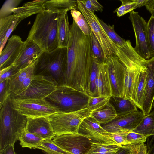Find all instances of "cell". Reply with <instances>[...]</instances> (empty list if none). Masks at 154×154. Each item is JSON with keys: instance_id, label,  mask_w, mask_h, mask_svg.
Wrapping results in <instances>:
<instances>
[{"instance_id": "obj_1", "label": "cell", "mask_w": 154, "mask_h": 154, "mask_svg": "<svg viewBox=\"0 0 154 154\" xmlns=\"http://www.w3.org/2000/svg\"><path fill=\"white\" fill-rule=\"evenodd\" d=\"M70 29L64 84L86 93L93 61L90 36L85 35L73 20Z\"/></svg>"}, {"instance_id": "obj_2", "label": "cell", "mask_w": 154, "mask_h": 154, "mask_svg": "<svg viewBox=\"0 0 154 154\" xmlns=\"http://www.w3.org/2000/svg\"><path fill=\"white\" fill-rule=\"evenodd\" d=\"M58 13L44 11L37 14L27 38L31 39L44 51H51L58 47Z\"/></svg>"}, {"instance_id": "obj_3", "label": "cell", "mask_w": 154, "mask_h": 154, "mask_svg": "<svg viewBox=\"0 0 154 154\" xmlns=\"http://www.w3.org/2000/svg\"><path fill=\"white\" fill-rule=\"evenodd\" d=\"M27 119L12 107L8 100L4 103L0 108V151L19 140Z\"/></svg>"}, {"instance_id": "obj_4", "label": "cell", "mask_w": 154, "mask_h": 154, "mask_svg": "<svg viewBox=\"0 0 154 154\" xmlns=\"http://www.w3.org/2000/svg\"><path fill=\"white\" fill-rule=\"evenodd\" d=\"M99 20L115 44L116 55L125 66L127 70L139 72L146 69L147 60L143 58L137 52L131 41L125 40L119 35L115 31L113 25H108L99 19Z\"/></svg>"}, {"instance_id": "obj_5", "label": "cell", "mask_w": 154, "mask_h": 154, "mask_svg": "<svg viewBox=\"0 0 154 154\" xmlns=\"http://www.w3.org/2000/svg\"><path fill=\"white\" fill-rule=\"evenodd\" d=\"M90 97L85 92L59 84L45 99L59 107L60 111L70 112L87 108Z\"/></svg>"}, {"instance_id": "obj_6", "label": "cell", "mask_w": 154, "mask_h": 154, "mask_svg": "<svg viewBox=\"0 0 154 154\" xmlns=\"http://www.w3.org/2000/svg\"><path fill=\"white\" fill-rule=\"evenodd\" d=\"M67 56V48L58 47L51 51H44L37 61L35 70L49 73L64 84Z\"/></svg>"}, {"instance_id": "obj_7", "label": "cell", "mask_w": 154, "mask_h": 154, "mask_svg": "<svg viewBox=\"0 0 154 154\" xmlns=\"http://www.w3.org/2000/svg\"><path fill=\"white\" fill-rule=\"evenodd\" d=\"M8 100L12 107L20 114L27 118L46 117L60 111L59 107L47 100L42 99H21L15 98Z\"/></svg>"}, {"instance_id": "obj_8", "label": "cell", "mask_w": 154, "mask_h": 154, "mask_svg": "<svg viewBox=\"0 0 154 154\" xmlns=\"http://www.w3.org/2000/svg\"><path fill=\"white\" fill-rule=\"evenodd\" d=\"M91 112L86 108L78 111L65 112L59 111L47 117L56 136L77 133L82 120Z\"/></svg>"}, {"instance_id": "obj_9", "label": "cell", "mask_w": 154, "mask_h": 154, "mask_svg": "<svg viewBox=\"0 0 154 154\" xmlns=\"http://www.w3.org/2000/svg\"><path fill=\"white\" fill-rule=\"evenodd\" d=\"M58 84L57 81L52 76L41 74L34 75L26 90L10 98H45L55 90Z\"/></svg>"}, {"instance_id": "obj_10", "label": "cell", "mask_w": 154, "mask_h": 154, "mask_svg": "<svg viewBox=\"0 0 154 154\" xmlns=\"http://www.w3.org/2000/svg\"><path fill=\"white\" fill-rule=\"evenodd\" d=\"M78 9L84 16L91 31L98 40L106 57L116 55V49L114 43L110 38L99 21V18L94 14L87 9L81 0H78Z\"/></svg>"}, {"instance_id": "obj_11", "label": "cell", "mask_w": 154, "mask_h": 154, "mask_svg": "<svg viewBox=\"0 0 154 154\" xmlns=\"http://www.w3.org/2000/svg\"><path fill=\"white\" fill-rule=\"evenodd\" d=\"M135 35L137 52L143 58L148 60L152 57L147 35V23L138 12L133 11L129 17Z\"/></svg>"}, {"instance_id": "obj_12", "label": "cell", "mask_w": 154, "mask_h": 154, "mask_svg": "<svg viewBox=\"0 0 154 154\" xmlns=\"http://www.w3.org/2000/svg\"><path fill=\"white\" fill-rule=\"evenodd\" d=\"M77 133L89 139L92 143L118 146L109 136V133L90 115L85 118L82 122L79 127Z\"/></svg>"}, {"instance_id": "obj_13", "label": "cell", "mask_w": 154, "mask_h": 154, "mask_svg": "<svg viewBox=\"0 0 154 154\" xmlns=\"http://www.w3.org/2000/svg\"><path fill=\"white\" fill-rule=\"evenodd\" d=\"M52 140L60 147L72 154H87L92 143L89 139L78 133L56 136Z\"/></svg>"}, {"instance_id": "obj_14", "label": "cell", "mask_w": 154, "mask_h": 154, "mask_svg": "<svg viewBox=\"0 0 154 154\" xmlns=\"http://www.w3.org/2000/svg\"><path fill=\"white\" fill-rule=\"evenodd\" d=\"M105 63L108 67L112 96L124 98V79L127 70L126 67L115 55L108 56Z\"/></svg>"}, {"instance_id": "obj_15", "label": "cell", "mask_w": 154, "mask_h": 154, "mask_svg": "<svg viewBox=\"0 0 154 154\" xmlns=\"http://www.w3.org/2000/svg\"><path fill=\"white\" fill-rule=\"evenodd\" d=\"M141 111L138 110L125 114L117 116L111 122L100 124L110 133L119 131H131L140 123L144 117Z\"/></svg>"}, {"instance_id": "obj_16", "label": "cell", "mask_w": 154, "mask_h": 154, "mask_svg": "<svg viewBox=\"0 0 154 154\" xmlns=\"http://www.w3.org/2000/svg\"><path fill=\"white\" fill-rule=\"evenodd\" d=\"M44 52L35 42L27 38L17 59L12 64L21 69L35 63Z\"/></svg>"}, {"instance_id": "obj_17", "label": "cell", "mask_w": 154, "mask_h": 154, "mask_svg": "<svg viewBox=\"0 0 154 154\" xmlns=\"http://www.w3.org/2000/svg\"><path fill=\"white\" fill-rule=\"evenodd\" d=\"M24 43L21 37L13 35L0 53V69L1 70L12 65L18 56Z\"/></svg>"}, {"instance_id": "obj_18", "label": "cell", "mask_w": 154, "mask_h": 154, "mask_svg": "<svg viewBox=\"0 0 154 154\" xmlns=\"http://www.w3.org/2000/svg\"><path fill=\"white\" fill-rule=\"evenodd\" d=\"M146 66V76L142 111L144 116L150 113L154 99V56L147 60Z\"/></svg>"}, {"instance_id": "obj_19", "label": "cell", "mask_w": 154, "mask_h": 154, "mask_svg": "<svg viewBox=\"0 0 154 154\" xmlns=\"http://www.w3.org/2000/svg\"><path fill=\"white\" fill-rule=\"evenodd\" d=\"M25 129L28 131L38 135L44 140L52 139L55 136L46 117L27 118Z\"/></svg>"}, {"instance_id": "obj_20", "label": "cell", "mask_w": 154, "mask_h": 154, "mask_svg": "<svg viewBox=\"0 0 154 154\" xmlns=\"http://www.w3.org/2000/svg\"><path fill=\"white\" fill-rule=\"evenodd\" d=\"M37 61L32 64L20 69L10 79L8 80L6 88V101L28 75L35 72Z\"/></svg>"}, {"instance_id": "obj_21", "label": "cell", "mask_w": 154, "mask_h": 154, "mask_svg": "<svg viewBox=\"0 0 154 154\" xmlns=\"http://www.w3.org/2000/svg\"><path fill=\"white\" fill-rule=\"evenodd\" d=\"M96 86L99 96L110 98L112 96V91L106 63L101 64L96 81Z\"/></svg>"}, {"instance_id": "obj_22", "label": "cell", "mask_w": 154, "mask_h": 154, "mask_svg": "<svg viewBox=\"0 0 154 154\" xmlns=\"http://www.w3.org/2000/svg\"><path fill=\"white\" fill-rule=\"evenodd\" d=\"M146 70L137 75L134 86L131 100L142 111L144 101Z\"/></svg>"}, {"instance_id": "obj_23", "label": "cell", "mask_w": 154, "mask_h": 154, "mask_svg": "<svg viewBox=\"0 0 154 154\" xmlns=\"http://www.w3.org/2000/svg\"><path fill=\"white\" fill-rule=\"evenodd\" d=\"M67 11L58 13L57 34L59 48H67L70 37V26Z\"/></svg>"}, {"instance_id": "obj_24", "label": "cell", "mask_w": 154, "mask_h": 154, "mask_svg": "<svg viewBox=\"0 0 154 154\" xmlns=\"http://www.w3.org/2000/svg\"><path fill=\"white\" fill-rule=\"evenodd\" d=\"M44 11L60 13L72 9H78L77 0H44L42 4Z\"/></svg>"}, {"instance_id": "obj_25", "label": "cell", "mask_w": 154, "mask_h": 154, "mask_svg": "<svg viewBox=\"0 0 154 154\" xmlns=\"http://www.w3.org/2000/svg\"><path fill=\"white\" fill-rule=\"evenodd\" d=\"M109 101L114 108L117 116L138 110L137 107L131 100L123 97L112 96Z\"/></svg>"}, {"instance_id": "obj_26", "label": "cell", "mask_w": 154, "mask_h": 154, "mask_svg": "<svg viewBox=\"0 0 154 154\" xmlns=\"http://www.w3.org/2000/svg\"><path fill=\"white\" fill-rule=\"evenodd\" d=\"M90 116L100 124L108 123L117 116L114 108L109 101L102 108L91 112Z\"/></svg>"}, {"instance_id": "obj_27", "label": "cell", "mask_w": 154, "mask_h": 154, "mask_svg": "<svg viewBox=\"0 0 154 154\" xmlns=\"http://www.w3.org/2000/svg\"><path fill=\"white\" fill-rule=\"evenodd\" d=\"M22 148L38 149L44 140L38 135L27 131L25 128L22 132L18 140Z\"/></svg>"}, {"instance_id": "obj_28", "label": "cell", "mask_w": 154, "mask_h": 154, "mask_svg": "<svg viewBox=\"0 0 154 154\" xmlns=\"http://www.w3.org/2000/svg\"><path fill=\"white\" fill-rule=\"evenodd\" d=\"M93 61L88 77L87 94L90 97L99 96L96 86V81L101 65Z\"/></svg>"}, {"instance_id": "obj_29", "label": "cell", "mask_w": 154, "mask_h": 154, "mask_svg": "<svg viewBox=\"0 0 154 154\" xmlns=\"http://www.w3.org/2000/svg\"><path fill=\"white\" fill-rule=\"evenodd\" d=\"M154 129V118L150 113L144 116L139 125L131 131L146 137L152 136Z\"/></svg>"}, {"instance_id": "obj_30", "label": "cell", "mask_w": 154, "mask_h": 154, "mask_svg": "<svg viewBox=\"0 0 154 154\" xmlns=\"http://www.w3.org/2000/svg\"><path fill=\"white\" fill-rule=\"evenodd\" d=\"M121 6L116 9L114 12L117 13V16L120 17L128 13H130L137 8L145 6L148 0H120Z\"/></svg>"}, {"instance_id": "obj_31", "label": "cell", "mask_w": 154, "mask_h": 154, "mask_svg": "<svg viewBox=\"0 0 154 154\" xmlns=\"http://www.w3.org/2000/svg\"><path fill=\"white\" fill-rule=\"evenodd\" d=\"M90 35L93 60L100 64L105 63L107 58L104 54L101 45L92 31Z\"/></svg>"}, {"instance_id": "obj_32", "label": "cell", "mask_w": 154, "mask_h": 154, "mask_svg": "<svg viewBox=\"0 0 154 154\" xmlns=\"http://www.w3.org/2000/svg\"><path fill=\"white\" fill-rule=\"evenodd\" d=\"M140 72H136L127 70L125 75L124 82V99H129L131 100L135 79L137 75Z\"/></svg>"}, {"instance_id": "obj_33", "label": "cell", "mask_w": 154, "mask_h": 154, "mask_svg": "<svg viewBox=\"0 0 154 154\" xmlns=\"http://www.w3.org/2000/svg\"><path fill=\"white\" fill-rule=\"evenodd\" d=\"M71 14L73 20L84 34L90 35L91 32V29L82 13L79 10L74 9L71 10Z\"/></svg>"}, {"instance_id": "obj_34", "label": "cell", "mask_w": 154, "mask_h": 154, "mask_svg": "<svg viewBox=\"0 0 154 154\" xmlns=\"http://www.w3.org/2000/svg\"><path fill=\"white\" fill-rule=\"evenodd\" d=\"M38 149L42 150L45 154H72L60 147L51 139L44 140Z\"/></svg>"}, {"instance_id": "obj_35", "label": "cell", "mask_w": 154, "mask_h": 154, "mask_svg": "<svg viewBox=\"0 0 154 154\" xmlns=\"http://www.w3.org/2000/svg\"><path fill=\"white\" fill-rule=\"evenodd\" d=\"M119 147L116 145L92 143L91 147L87 154L103 153L116 152Z\"/></svg>"}, {"instance_id": "obj_36", "label": "cell", "mask_w": 154, "mask_h": 154, "mask_svg": "<svg viewBox=\"0 0 154 154\" xmlns=\"http://www.w3.org/2000/svg\"><path fill=\"white\" fill-rule=\"evenodd\" d=\"M109 98L99 96L90 97L87 108L91 112L104 107L109 101Z\"/></svg>"}, {"instance_id": "obj_37", "label": "cell", "mask_w": 154, "mask_h": 154, "mask_svg": "<svg viewBox=\"0 0 154 154\" xmlns=\"http://www.w3.org/2000/svg\"><path fill=\"white\" fill-rule=\"evenodd\" d=\"M14 20L13 14L0 18V45L3 43L6 35Z\"/></svg>"}, {"instance_id": "obj_38", "label": "cell", "mask_w": 154, "mask_h": 154, "mask_svg": "<svg viewBox=\"0 0 154 154\" xmlns=\"http://www.w3.org/2000/svg\"><path fill=\"white\" fill-rule=\"evenodd\" d=\"M147 137L144 135L132 131L128 132L126 136L127 145L129 146L144 143Z\"/></svg>"}, {"instance_id": "obj_39", "label": "cell", "mask_w": 154, "mask_h": 154, "mask_svg": "<svg viewBox=\"0 0 154 154\" xmlns=\"http://www.w3.org/2000/svg\"><path fill=\"white\" fill-rule=\"evenodd\" d=\"M21 0H8L4 2L0 11V18L9 16L13 12V9L17 7Z\"/></svg>"}, {"instance_id": "obj_40", "label": "cell", "mask_w": 154, "mask_h": 154, "mask_svg": "<svg viewBox=\"0 0 154 154\" xmlns=\"http://www.w3.org/2000/svg\"><path fill=\"white\" fill-rule=\"evenodd\" d=\"M147 23V35L150 52L154 56V17L151 16Z\"/></svg>"}, {"instance_id": "obj_41", "label": "cell", "mask_w": 154, "mask_h": 154, "mask_svg": "<svg viewBox=\"0 0 154 154\" xmlns=\"http://www.w3.org/2000/svg\"><path fill=\"white\" fill-rule=\"evenodd\" d=\"M20 70L16 66L13 64L0 70V82L5 80L10 79Z\"/></svg>"}, {"instance_id": "obj_42", "label": "cell", "mask_w": 154, "mask_h": 154, "mask_svg": "<svg viewBox=\"0 0 154 154\" xmlns=\"http://www.w3.org/2000/svg\"><path fill=\"white\" fill-rule=\"evenodd\" d=\"M128 132L122 131L112 133H109V135L120 147H122L127 146L126 136Z\"/></svg>"}, {"instance_id": "obj_43", "label": "cell", "mask_w": 154, "mask_h": 154, "mask_svg": "<svg viewBox=\"0 0 154 154\" xmlns=\"http://www.w3.org/2000/svg\"><path fill=\"white\" fill-rule=\"evenodd\" d=\"M86 8L91 12L103 11V7L97 0H81Z\"/></svg>"}, {"instance_id": "obj_44", "label": "cell", "mask_w": 154, "mask_h": 154, "mask_svg": "<svg viewBox=\"0 0 154 154\" xmlns=\"http://www.w3.org/2000/svg\"><path fill=\"white\" fill-rule=\"evenodd\" d=\"M130 154H147L146 146L143 143L132 146Z\"/></svg>"}, {"instance_id": "obj_45", "label": "cell", "mask_w": 154, "mask_h": 154, "mask_svg": "<svg viewBox=\"0 0 154 154\" xmlns=\"http://www.w3.org/2000/svg\"><path fill=\"white\" fill-rule=\"evenodd\" d=\"M8 80L0 82V107L6 101V88Z\"/></svg>"}, {"instance_id": "obj_46", "label": "cell", "mask_w": 154, "mask_h": 154, "mask_svg": "<svg viewBox=\"0 0 154 154\" xmlns=\"http://www.w3.org/2000/svg\"><path fill=\"white\" fill-rule=\"evenodd\" d=\"M148 140L147 147V154H154V135Z\"/></svg>"}, {"instance_id": "obj_47", "label": "cell", "mask_w": 154, "mask_h": 154, "mask_svg": "<svg viewBox=\"0 0 154 154\" xmlns=\"http://www.w3.org/2000/svg\"><path fill=\"white\" fill-rule=\"evenodd\" d=\"M14 145H9L0 151V154H16L14 151Z\"/></svg>"}, {"instance_id": "obj_48", "label": "cell", "mask_w": 154, "mask_h": 154, "mask_svg": "<svg viewBox=\"0 0 154 154\" xmlns=\"http://www.w3.org/2000/svg\"><path fill=\"white\" fill-rule=\"evenodd\" d=\"M145 6L151 14L154 17V0H148Z\"/></svg>"}, {"instance_id": "obj_49", "label": "cell", "mask_w": 154, "mask_h": 154, "mask_svg": "<svg viewBox=\"0 0 154 154\" xmlns=\"http://www.w3.org/2000/svg\"><path fill=\"white\" fill-rule=\"evenodd\" d=\"M131 147L126 146L120 147L115 154H130V149Z\"/></svg>"}, {"instance_id": "obj_50", "label": "cell", "mask_w": 154, "mask_h": 154, "mask_svg": "<svg viewBox=\"0 0 154 154\" xmlns=\"http://www.w3.org/2000/svg\"><path fill=\"white\" fill-rule=\"evenodd\" d=\"M150 114H151L154 117V108L152 110L150 113ZM154 135V129L153 130V131L152 136Z\"/></svg>"}, {"instance_id": "obj_51", "label": "cell", "mask_w": 154, "mask_h": 154, "mask_svg": "<svg viewBox=\"0 0 154 154\" xmlns=\"http://www.w3.org/2000/svg\"><path fill=\"white\" fill-rule=\"evenodd\" d=\"M116 152L115 151V152H108L103 153H95V154H115Z\"/></svg>"}, {"instance_id": "obj_52", "label": "cell", "mask_w": 154, "mask_h": 154, "mask_svg": "<svg viewBox=\"0 0 154 154\" xmlns=\"http://www.w3.org/2000/svg\"><path fill=\"white\" fill-rule=\"evenodd\" d=\"M154 108V99L153 101V104H152V108Z\"/></svg>"}]
</instances>
